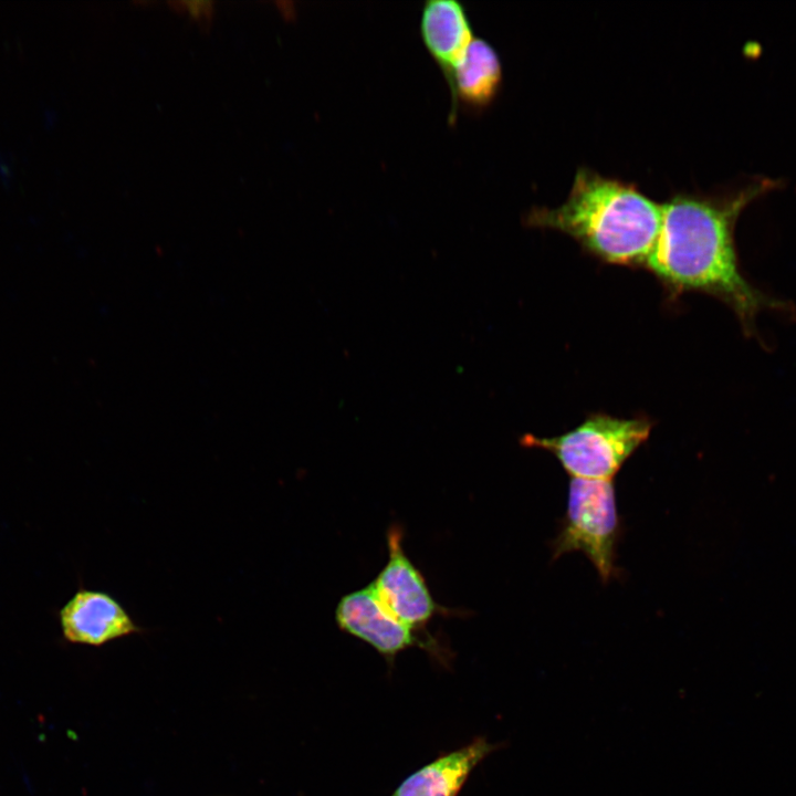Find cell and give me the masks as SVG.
<instances>
[{
	"mask_svg": "<svg viewBox=\"0 0 796 796\" xmlns=\"http://www.w3.org/2000/svg\"><path fill=\"white\" fill-rule=\"evenodd\" d=\"M760 179L724 196L679 195L661 205L662 217L645 265L674 292L698 291L725 303L745 335H756L763 311L789 314L783 300L754 286L739 264L734 227L752 201L776 187Z\"/></svg>",
	"mask_w": 796,
	"mask_h": 796,
	"instance_id": "cell-1",
	"label": "cell"
},
{
	"mask_svg": "<svg viewBox=\"0 0 796 796\" xmlns=\"http://www.w3.org/2000/svg\"><path fill=\"white\" fill-rule=\"evenodd\" d=\"M661 217V205L635 186L580 168L566 201L533 209L526 222L564 232L607 263L640 265L653 248Z\"/></svg>",
	"mask_w": 796,
	"mask_h": 796,
	"instance_id": "cell-2",
	"label": "cell"
},
{
	"mask_svg": "<svg viewBox=\"0 0 796 796\" xmlns=\"http://www.w3.org/2000/svg\"><path fill=\"white\" fill-rule=\"evenodd\" d=\"M652 422L647 418L589 416L570 431L556 437L525 434V447L555 455L572 478L612 480L630 455L647 441Z\"/></svg>",
	"mask_w": 796,
	"mask_h": 796,
	"instance_id": "cell-3",
	"label": "cell"
},
{
	"mask_svg": "<svg viewBox=\"0 0 796 796\" xmlns=\"http://www.w3.org/2000/svg\"><path fill=\"white\" fill-rule=\"evenodd\" d=\"M620 534L614 481L572 478L566 513L551 543L553 558L582 552L606 584L617 573L615 559Z\"/></svg>",
	"mask_w": 796,
	"mask_h": 796,
	"instance_id": "cell-4",
	"label": "cell"
},
{
	"mask_svg": "<svg viewBox=\"0 0 796 796\" xmlns=\"http://www.w3.org/2000/svg\"><path fill=\"white\" fill-rule=\"evenodd\" d=\"M335 619L341 630L365 641L388 661L409 647L433 651L437 648L390 614L371 584L344 595L336 606Z\"/></svg>",
	"mask_w": 796,
	"mask_h": 796,
	"instance_id": "cell-5",
	"label": "cell"
},
{
	"mask_svg": "<svg viewBox=\"0 0 796 796\" xmlns=\"http://www.w3.org/2000/svg\"><path fill=\"white\" fill-rule=\"evenodd\" d=\"M57 619L63 638L75 645L102 647L147 631L112 594L82 586L60 608Z\"/></svg>",
	"mask_w": 796,
	"mask_h": 796,
	"instance_id": "cell-6",
	"label": "cell"
},
{
	"mask_svg": "<svg viewBox=\"0 0 796 796\" xmlns=\"http://www.w3.org/2000/svg\"><path fill=\"white\" fill-rule=\"evenodd\" d=\"M400 540L398 531L389 532L388 562L370 584L389 612L416 630L441 612V607L432 598L422 574L404 553Z\"/></svg>",
	"mask_w": 796,
	"mask_h": 796,
	"instance_id": "cell-7",
	"label": "cell"
},
{
	"mask_svg": "<svg viewBox=\"0 0 796 796\" xmlns=\"http://www.w3.org/2000/svg\"><path fill=\"white\" fill-rule=\"evenodd\" d=\"M419 34L449 87L457 66L475 38L467 8L457 0L425 2Z\"/></svg>",
	"mask_w": 796,
	"mask_h": 796,
	"instance_id": "cell-8",
	"label": "cell"
},
{
	"mask_svg": "<svg viewBox=\"0 0 796 796\" xmlns=\"http://www.w3.org/2000/svg\"><path fill=\"white\" fill-rule=\"evenodd\" d=\"M502 77L498 52L488 41L475 36L457 66L449 86V124L455 123L459 109L476 114L489 107L501 90Z\"/></svg>",
	"mask_w": 796,
	"mask_h": 796,
	"instance_id": "cell-9",
	"label": "cell"
},
{
	"mask_svg": "<svg viewBox=\"0 0 796 796\" xmlns=\"http://www.w3.org/2000/svg\"><path fill=\"white\" fill-rule=\"evenodd\" d=\"M496 748L484 737L475 739L411 774L391 796H457L473 768Z\"/></svg>",
	"mask_w": 796,
	"mask_h": 796,
	"instance_id": "cell-10",
	"label": "cell"
},
{
	"mask_svg": "<svg viewBox=\"0 0 796 796\" xmlns=\"http://www.w3.org/2000/svg\"><path fill=\"white\" fill-rule=\"evenodd\" d=\"M181 12L188 11L201 29L210 28L213 18V1H180Z\"/></svg>",
	"mask_w": 796,
	"mask_h": 796,
	"instance_id": "cell-11",
	"label": "cell"
}]
</instances>
